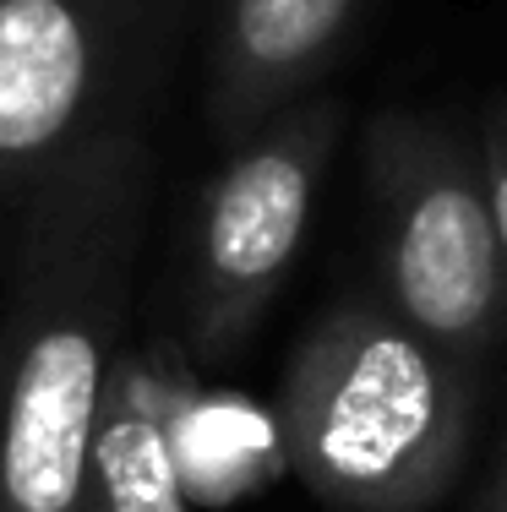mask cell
<instances>
[{"instance_id": "obj_1", "label": "cell", "mask_w": 507, "mask_h": 512, "mask_svg": "<svg viewBox=\"0 0 507 512\" xmlns=\"http://www.w3.org/2000/svg\"><path fill=\"white\" fill-rule=\"evenodd\" d=\"M153 197L142 126L104 131L28 202L0 311V512H77Z\"/></svg>"}, {"instance_id": "obj_2", "label": "cell", "mask_w": 507, "mask_h": 512, "mask_svg": "<svg viewBox=\"0 0 507 512\" xmlns=\"http://www.w3.org/2000/svg\"><path fill=\"white\" fill-rule=\"evenodd\" d=\"M469 365L382 295L333 300L284 365V463L333 512H426L469 447Z\"/></svg>"}, {"instance_id": "obj_3", "label": "cell", "mask_w": 507, "mask_h": 512, "mask_svg": "<svg viewBox=\"0 0 507 512\" xmlns=\"http://www.w3.org/2000/svg\"><path fill=\"white\" fill-rule=\"evenodd\" d=\"M377 213L382 306L475 365L507 316V262L480 142L415 109H382L360 142Z\"/></svg>"}, {"instance_id": "obj_4", "label": "cell", "mask_w": 507, "mask_h": 512, "mask_svg": "<svg viewBox=\"0 0 507 512\" xmlns=\"http://www.w3.org/2000/svg\"><path fill=\"white\" fill-rule=\"evenodd\" d=\"M180 0H0V207L104 131L142 126Z\"/></svg>"}, {"instance_id": "obj_5", "label": "cell", "mask_w": 507, "mask_h": 512, "mask_svg": "<svg viewBox=\"0 0 507 512\" xmlns=\"http://www.w3.org/2000/svg\"><path fill=\"white\" fill-rule=\"evenodd\" d=\"M344 131V99L328 88L279 109L240 137L202 191L180 278V327L202 360H229L262 327L311 224V202Z\"/></svg>"}, {"instance_id": "obj_6", "label": "cell", "mask_w": 507, "mask_h": 512, "mask_svg": "<svg viewBox=\"0 0 507 512\" xmlns=\"http://www.w3.org/2000/svg\"><path fill=\"white\" fill-rule=\"evenodd\" d=\"M371 0H219L208 126L235 148L328 82Z\"/></svg>"}, {"instance_id": "obj_7", "label": "cell", "mask_w": 507, "mask_h": 512, "mask_svg": "<svg viewBox=\"0 0 507 512\" xmlns=\"http://www.w3.org/2000/svg\"><path fill=\"white\" fill-rule=\"evenodd\" d=\"M186 507L191 491L175 463V447H169L153 360L148 349H126L99 414L77 512H186Z\"/></svg>"}, {"instance_id": "obj_8", "label": "cell", "mask_w": 507, "mask_h": 512, "mask_svg": "<svg viewBox=\"0 0 507 512\" xmlns=\"http://www.w3.org/2000/svg\"><path fill=\"white\" fill-rule=\"evenodd\" d=\"M480 158H486L491 213H497V240H502V262H507V104H497L486 115V131H480Z\"/></svg>"}, {"instance_id": "obj_9", "label": "cell", "mask_w": 507, "mask_h": 512, "mask_svg": "<svg viewBox=\"0 0 507 512\" xmlns=\"http://www.w3.org/2000/svg\"><path fill=\"white\" fill-rule=\"evenodd\" d=\"M475 512H507V453H502V463H497V474H491L486 496L475 502Z\"/></svg>"}]
</instances>
